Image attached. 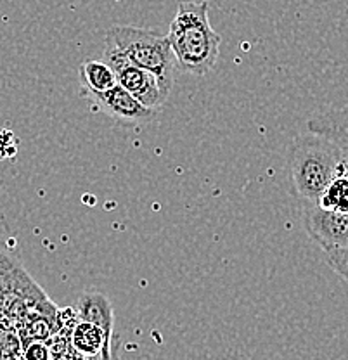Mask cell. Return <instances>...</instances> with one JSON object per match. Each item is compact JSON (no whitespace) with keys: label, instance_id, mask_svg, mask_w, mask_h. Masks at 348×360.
I'll list each match as a JSON object with an SVG mask.
<instances>
[{"label":"cell","instance_id":"2","mask_svg":"<svg viewBox=\"0 0 348 360\" xmlns=\"http://www.w3.org/2000/svg\"><path fill=\"white\" fill-rule=\"evenodd\" d=\"M348 155L335 142L316 134L295 139L288 153L295 191L310 205H317Z\"/></svg>","mask_w":348,"mask_h":360},{"label":"cell","instance_id":"14","mask_svg":"<svg viewBox=\"0 0 348 360\" xmlns=\"http://www.w3.org/2000/svg\"><path fill=\"white\" fill-rule=\"evenodd\" d=\"M51 348L39 340L25 341V359L26 360H51Z\"/></svg>","mask_w":348,"mask_h":360},{"label":"cell","instance_id":"9","mask_svg":"<svg viewBox=\"0 0 348 360\" xmlns=\"http://www.w3.org/2000/svg\"><path fill=\"white\" fill-rule=\"evenodd\" d=\"M307 129H309V134L321 135L335 142L348 155V106L316 115L309 120Z\"/></svg>","mask_w":348,"mask_h":360},{"label":"cell","instance_id":"1","mask_svg":"<svg viewBox=\"0 0 348 360\" xmlns=\"http://www.w3.org/2000/svg\"><path fill=\"white\" fill-rule=\"evenodd\" d=\"M167 37L175 63L186 73L205 77L219 59L222 39L210 25L207 0L179 4Z\"/></svg>","mask_w":348,"mask_h":360},{"label":"cell","instance_id":"5","mask_svg":"<svg viewBox=\"0 0 348 360\" xmlns=\"http://www.w3.org/2000/svg\"><path fill=\"white\" fill-rule=\"evenodd\" d=\"M103 61L113 70L116 85L127 90L134 99L139 101L142 106L148 108V110H162L163 104L167 103V96L162 92L158 82H156V78L151 73L134 66L122 54L106 47H104Z\"/></svg>","mask_w":348,"mask_h":360},{"label":"cell","instance_id":"4","mask_svg":"<svg viewBox=\"0 0 348 360\" xmlns=\"http://www.w3.org/2000/svg\"><path fill=\"white\" fill-rule=\"evenodd\" d=\"M33 315L56 317V307L14 258L0 251V329L21 328Z\"/></svg>","mask_w":348,"mask_h":360},{"label":"cell","instance_id":"13","mask_svg":"<svg viewBox=\"0 0 348 360\" xmlns=\"http://www.w3.org/2000/svg\"><path fill=\"white\" fill-rule=\"evenodd\" d=\"M324 260L333 272L338 274L343 281L348 283V246L324 251Z\"/></svg>","mask_w":348,"mask_h":360},{"label":"cell","instance_id":"8","mask_svg":"<svg viewBox=\"0 0 348 360\" xmlns=\"http://www.w3.org/2000/svg\"><path fill=\"white\" fill-rule=\"evenodd\" d=\"M71 348L87 359L111 357V336L89 322L78 321L71 329Z\"/></svg>","mask_w":348,"mask_h":360},{"label":"cell","instance_id":"11","mask_svg":"<svg viewBox=\"0 0 348 360\" xmlns=\"http://www.w3.org/2000/svg\"><path fill=\"white\" fill-rule=\"evenodd\" d=\"M80 82L85 92H106L116 85L113 70L104 61H87L80 66Z\"/></svg>","mask_w":348,"mask_h":360},{"label":"cell","instance_id":"3","mask_svg":"<svg viewBox=\"0 0 348 360\" xmlns=\"http://www.w3.org/2000/svg\"><path fill=\"white\" fill-rule=\"evenodd\" d=\"M104 47L151 73L165 96H170L175 84V56L167 35L136 26H113L108 30Z\"/></svg>","mask_w":348,"mask_h":360},{"label":"cell","instance_id":"7","mask_svg":"<svg viewBox=\"0 0 348 360\" xmlns=\"http://www.w3.org/2000/svg\"><path fill=\"white\" fill-rule=\"evenodd\" d=\"M85 96L99 108L101 111L106 112L110 118L122 125H146L153 122L158 115V111H153L144 108L139 101L134 99L127 90L120 85L106 92H85Z\"/></svg>","mask_w":348,"mask_h":360},{"label":"cell","instance_id":"12","mask_svg":"<svg viewBox=\"0 0 348 360\" xmlns=\"http://www.w3.org/2000/svg\"><path fill=\"white\" fill-rule=\"evenodd\" d=\"M317 205L326 210H333V212L348 213V158Z\"/></svg>","mask_w":348,"mask_h":360},{"label":"cell","instance_id":"10","mask_svg":"<svg viewBox=\"0 0 348 360\" xmlns=\"http://www.w3.org/2000/svg\"><path fill=\"white\" fill-rule=\"evenodd\" d=\"M78 319L103 329L108 336H113L115 315L111 302L106 295L99 291H87L78 298Z\"/></svg>","mask_w":348,"mask_h":360},{"label":"cell","instance_id":"6","mask_svg":"<svg viewBox=\"0 0 348 360\" xmlns=\"http://www.w3.org/2000/svg\"><path fill=\"white\" fill-rule=\"evenodd\" d=\"M303 227L324 251L348 246V213L310 205L303 210Z\"/></svg>","mask_w":348,"mask_h":360}]
</instances>
